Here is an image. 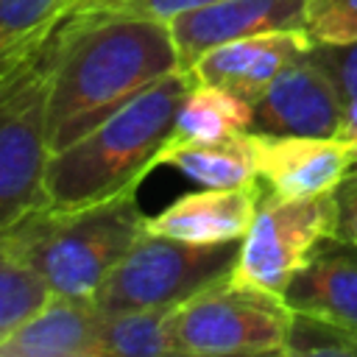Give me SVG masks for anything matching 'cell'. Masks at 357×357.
<instances>
[{
    "instance_id": "10",
    "label": "cell",
    "mask_w": 357,
    "mask_h": 357,
    "mask_svg": "<svg viewBox=\"0 0 357 357\" xmlns=\"http://www.w3.org/2000/svg\"><path fill=\"white\" fill-rule=\"evenodd\" d=\"M307 28H276L240 36L209 47L192 67L190 75L201 84H212L254 103L268 84L298 56L312 47Z\"/></svg>"
},
{
    "instance_id": "17",
    "label": "cell",
    "mask_w": 357,
    "mask_h": 357,
    "mask_svg": "<svg viewBox=\"0 0 357 357\" xmlns=\"http://www.w3.org/2000/svg\"><path fill=\"white\" fill-rule=\"evenodd\" d=\"M100 357H176L173 307H142L103 312Z\"/></svg>"
},
{
    "instance_id": "20",
    "label": "cell",
    "mask_w": 357,
    "mask_h": 357,
    "mask_svg": "<svg viewBox=\"0 0 357 357\" xmlns=\"http://www.w3.org/2000/svg\"><path fill=\"white\" fill-rule=\"evenodd\" d=\"M284 354L290 357H357V329L293 310Z\"/></svg>"
},
{
    "instance_id": "18",
    "label": "cell",
    "mask_w": 357,
    "mask_h": 357,
    "mask_svg": "<svg viewBox=\"0 0 357 357\" xmlns=\"http://www.w3.org/2000/svg\"><path fill=\"white\" fill-rule=\"evenodd\" d=\"M81 0H0V75L36 53Z\"/></svg>"
},
{
    "instance_id": "3",
    "label": "cell",
    "mask_w": 357,
    "mask_h": 357,
    "mask_svg": "<svg viewBox=\"0 0 357 357\" xmlns=\"http://www.w3.org/2000/svg\"><path fill=\"white\" fill-rule=\"evenodd\" d=\"M145 229L137 190H128L78 209L39 206L0 234L53 296L95 298Z\"/></svg>"
},
{
    "instance_id": "13",
    "label": "cell",
    "mask_w": 357,
    "mask_h": 357,
    "mask_svg": "<svg viewBox=\"0 0 357 357\" xmlns=\"http://www.w3.org/2000/svg\"><path fill=\"white\" fill-rule=\"evenodd\" d=\"M284 301L307 315L357 329V243L326 237L293 276Z\"/></svg>"
},
{
    "instance_id": "12",
    "label": "cell",
    "mask_w": 357,
    "mask_h": 357,
    "mask_svg": "<svg viewBox=\"0 0 357 357\" xmlns=\"http://www.w3.org/2000/svg\"><path fill=\"white\" fill-rule=\"evenodd\" d=\"M262 181L243 187H206L181 195L156 218H148V231L184 243H226L243 240L262 204Z\"/></svg>"
},
{
    "instance_id": "14",
    "label": "cell",
    "mask_w": 357,
    "mask_h": 357,
    "mask_svg": "<svg viewBox=\"0 0 357 357\" xmlns=\"http://www.w3.org/2000/svg\"><path fill=\"white\" fill-rule=\"evenodd\" d=\"M100 321L95 298L50 296L0 343V357H100Z\"/></svg>"
},
{
    "instance_id": "22",
    "label": "cell",
    "mask_w": 357,
    "mask_h": 357,
    "mask_svg": "<svg viewBox=\"0 0 357 357\" xmlns=\"http://www.w3.org/2000/svg\"><path fill=\"white\" fill-rule=\"evenodd\" d=\"M304 28L315 45L357 42V0H307Z\"/></svg>"
},
{
    "instance_id": "5",
    "label": "cell",
    "mask_w": 357,
    "mask_h": 357,
    "mask_svg": "<svg viewBox=\"0 0 357 357\" xmlns=\"http://www.w3.org/2000/svg\"><path fill=\"white\" fill-rule=\"evenodd\" d=\"M240 254V240L184 243L142 231L95 293L103 312L178 307L195 293L223 282Z\"/></svg>"
},
{
    "instance_id": "4",
    "label": "cell",
    "mask_w": 357,
    "mask_h": 357,
    "mask_svg": "<svg viewBox=\"0 0 357 357\" xmlns=\"http://www.w3.org/2000/svg\"><path fill=\"white\" fill-rule=\"evenodd\" d=\"M53 36L0 75V231L45 206Z\"/></svg>"
},
{
    "instance_id": "8",
    "label": "cell",
    "mask_w": 357,
    "mask_h": 357,
    "mask_svg": "<svg viewBox=\"0 0 357 357\" xmlns=\"http://www.w3.org/2000/svg\"><path fill=\"white\" fill-rule=\"evenodd\" d=\"M254 173L273 198L335 192L357 167L351 137H296L248 131Z\"/></svg>"
},
{
    "instance_id": "1",
    "label": "cell",
    "mask_w": 357,
    "mask_h": 357,
    "mask_svg": "<svg viewBox=\"0 0 357 357\" xmlns=\"http://www.w3.org/2000/svg\"><path fill=\"white\" fill-rule=\"evenodd\" d=\"M178 70L165 22L123 11H73L53 33L47 145H73L131 98Z\"/></svg>"
},
{
    "instance_id": "7",
    "label": "cell",
    "mask_w": 357,
    "mask_h": 357,
    "mask_svg": "<svg viewBox=\"0 0 357 357\" xmlns=\"http://www.w3.org/2000/svg\"><path fill=\"white\" fill-rule=\"evenodd\" d=\"M332 234H337L335 192L307 198L262 195L257 218L240 240L229 282L284 298L287 284L307 265L315 245Z\"/></svg>"
},
{
    "instance_id": "21",
    "label": "cell",
    "mask_w": 357,
    "mask_h": 357,
    "mask_svg": "<svg viewBox=\"0 0 357 357\" xmlns=\"http://www.w3.org/2000/svg\"><path fill=\"white\" fill-rule=\"evenodd\" d=\"M312 56L332 75L343 100V137L357 142V42L351 45H312ZM357 173V167L351 170Z\"/></svg>"
},
{
    "instance_id": "19",
    "label": "cell",
    "mask_w": 357,
    "mask_h": 357,
    "mask_svg": "<svg viewBox=\"0 0 357 357\" xmlns=\"http://www.w3.org/2000/svg\"><path fill=\"white\" fill-rule=\"evenodd\" d=\"M50 296L47 284L8 248L0 234V343L39 312Z\"/></svg>"
},
{
    "instance_id": "11",
    "label": "cell",
    "mask_w": 357,
    "mask_h": 357,
    "mask_svg": "<svg viewBox=\"0 0 357 357\" xmlns=\"http://www.w3.org/2000/svg\"><path fill=\"white\" fill-rule=\"evenodd\" d=\"M307 0H215L178 14L167 28L178 67L190 70L209 47L276 28H304Z\"/></svg>"
},
{
    "instance_id": "9",
    "label": "cell",
    "mask_w": 357,
    "mask_h": 357,
    "mask_svg": "<svg viewBox=\"0 0 357 357\" xmlns=\"http://www.w3.org/2000/svg\"><path fill=\"white\" fill-rule=\"evenodd\" d=\"M251 131L296 137H343V100L312 47L287 64L251 103Z\"/></svg>"
},
{
    "instance_id": "6",
    "label": "cell",
    "mask_w": 357,
    "mask_h": 357,
    "mask_svg": "<svg viewBox=\"0 0 357 357\" xmlns=\"http://www.w3.org/2000/svg\"><path fill=\"white\" fill-rule=\"evenodd\" d=\"M293 307L273 293L234 284L229 276L173 307L181 354H284Z\"/></svg>"
},
{
    "instance_id": "15",
    "label": "cell",
    "mask_w": 357,
    "mask_h": 357,
    "mask_svg": "<svg viewBox=\"0 0 357 357\" xmlns=\"http://www.w3.org/2000/svg\"><path fill=\"white\" fill-rule=\"evenodd\" d=\"M153 165H170L204 187H243L257 181L248 134L229 139H178L167 137Z\"/></svg>"
},
{
    "instance_id": "2",
    "label": "cell",
    "mask_w": 357,
    "mask_h": 357,
    "mask_svg": "<svg viewBox=\"0 0 357 357\" xmlns=\"http://www.w3.org/2000/svg\"><path fill=\"white\" fill-rule=\"evenodd\" d=\"M192 86L190 70H173L109 114L73 145L50 153L45 206L78 209L137 190L173 134L178 106Z\"/></svg>"
},
{
    "instance_id": "23",
    "label": "cell",
    "mask_w": 357,
    "mask_h": 357,
    "mask_svg": "<svg viewBox=\"0 0 357 357\" xmlns=\"http://www.w3.org/2000/svg\"><path fill=\"white\" fill-rule=\"evenodd\" d=\"M206 3H215V0H89L78 11H123V14H139V17L170 25L178 14L201 8Z\"/></svg>"
},
{
    "instance_id": "16",
    "label": "cell",
    "mask_w": 357,
    "mask_h": 357,
    "mask_svg": "<svg viewBox=\"0 0 357 357\" xmlns=\"http://www.w3.org/2000/svg\"><path fill=\"white\" fill-rule=\"evenodd\" d=\"M251 103L243 100L240 95L201 84L192 78V86L187 89L176 126L170 137L178 139H229V137H243L251 131Z\"/></svg>"
},
{
    "instance_id": "24",
    "label": "cell",
    "mask_w": 357,
    "mask_h": 357,
    "mask_svg": "<svg viewBox=\"0 0 357 357\" xmlns=\"http://www.w3.org/2000/svg\"><path fill=\"white\" fill-rule=\"evenodd\" d=\"M337 237L357 243V173H351L337 190Z\"/></svg>"
}]
</instances>
